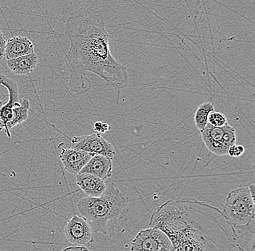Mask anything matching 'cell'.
Instances as JSON below:
<instances>
[{
	"instance_id": "6da1fadb",
	"label": "cell",
	"mask_w": 255,
	"mask_h": 251,
	"mask_svg": "<svg viewBox=\"0 0 255 251\" xmlns=\"http://www.w3.org/2000/svg\"><path fill=\"white\" fill-rule=\"evenodd\" d=\"M65 36L70 41L66 55L72 79H77L85 92L91 84L84 78L86 72L94 73L103 79L112 89H122L129 83L127 68L112 55L110 36L103 15L92 8L81 7L73 12L68 20Z\"/></svg>"
},
{
	"instance_id": "7a4b0ae2",
	"label": "cell",
	"mask_w": 255,
	"mask_h": 251,
	"mask_svg": "<svg viewBox=\"0 0 255 251\" xmlns=\"http://www.w3.org/2000/svg\"><path fill=\"white\" fill-rule=\"evenodd\" d=\"M196 200H170L162 203L151 215L149 226L162 230L170 240L173 251H210L220 249L209 236L203 222L197 217Z\"/></svg>"
},
{
	"instance_id": "3957f363",
	"label": "cell",
	"mask_w": 255,
	"mask_h": 251,
	"mask_svg": "<svg viewBox=\"0 0 255 251\" xmlns=\"http://www.w3.org/2000/svg\"><path fill=\"white\" fill-rule=\"evenodd\" d=\"M77 208L93 233L107 235L127 220L129 199L114 182H110L106 183L103 195L81 198Z\"/></svg>"
},
{
	"instance_id": "277c9868",
	"label": "cell",
	"mask_w": 255,
	"mask_h": 251,
	"mask_svg": "<svg viewBox=\"0 0 255 251\" xmlns=\"http://www.w3.org/2000/svg\"><path fill=\"white\" fill-rule=\"evenodd\" d=\"M255 188V184L251 183L231 190L225 200L223 217L230 227L237 242L239 233L250 230V225L254 222Z\"/></svg>"
},
{
	"instance_id": "5b68a950",
	"label": "cell",
	"mask_w": 255,
	"mask_h": 251,
	"mask_svg": "<svg viewBox=\"0 0 255 251\" xmlns=\"http://www.w3.org/2000/svg\"><path fill=\"white\" fill-rule=\"evenodd\" d=\"M200 133L207 149L215 155H227L229 148L237 142L235 128L229 123L223 127H214L207 123Z\"/></svg>"
},
{
	"instance_id": "8992f818",
	"label": "cell",
	"mask_w": 255,
	"mask_h": 251,
	"mask_svg": "<svg viewBox=\"0 0 255 251\" xmlns=\"http://www.w3.org/2000/svg\"><path fill=\"white\" fill-rule=\"evenodd\" d=\"M130 251H170L173 246L166 235L156 227L140 231L131 241Z\"/></svg>"
},
{
	"instance_id": "52a82bcc",
	"label": "cell",
	"mask_w": 255,
	"mask_h": 251,
	"mask_svg": "<svg viewBox=\"0 0 255 251\" xmlns=\"http://www.w3.org/2000/svg\"><path fill=\"white\" fill-rule=\"evenodd\" d=\"M71 141L73 149L84 151L94 155L105 156L112 160L116 157L114 147L100 133H93L89 136H73Z\"/></svg>"
},
{
	"instance_id": "ba28073f",
	"label": "cell",
	"mask_w": 255,
	"mask_h": 251,
	"mask_svg": "<svg viewBox=\"0 0 255 251\" xmlns=\"http://www.w3.org/2000/svg\"><path fill=\"white\" fill-rule=\"evenodd\" d=\"M64 233L67 241L71 245L87 246L95 242L90 225L81 216H72L67 221Z\"/></svg>"
},
{
	"instance_id": "9c48e42d",
	"label": "cell",
	"mask_w": 255,
	"mask_h": 251,
	"mask_svg": "<svg viewBox=\"0 0 255 251\" xmlns=\"http://www.w3.org/2000/svg\"><path fill=\"white\" fill-rule=\"evenodd\" d=\"M0 85L7 88L9 99L5 104L0 100V131L5 129L6 125L12 118V109L19 102V89L17 83L6 76H0Z\"/></svg>"
},
{
	"instance_id": "30bf717a",
	"label": "cell",
	"mask_w": 255,
	"mask_h": 251,
	"mask_svg": "<svg viewBox=\"0 0 255 251\" xmlns=\"http://www.w3.org/2000/svg\"><path fill=\"white\" fill-rule=\"evenodd\" d=\"M94 154L88 153L77 149L61 148L59 155L60 161L63 163L64 169L72 174H77L81 171Z\"/></svg>"
},
{
	"instance_id": "8fae6325",
	"label": "cell",
	"mask_w": 255,
	"mask_h": 251,
	"mask_svg": "<svg viewBox=\"0 0 255 251\" xmlns=\"http://www.w3.org/2000/svg\"><path fill=\"white\" fill-rule=\"evenodd\" d=\"M76 182L80 190L89 197H100L106 189V182L104 179L89 173H78L76 174Z\"/></svg>"
},
{
	"instance_id": "7c38bea8",
	"label": "cell",
	"mask_w": 255,
	"mask_h": 251,
	"mask_svg": "<svg viewBox=\"0 0 255 251\" xmlns=\"http://www.w3.org/2000/svg\"><path fill=\"white\" fill-rule=\"evenodd\" d=\"M80 172L89 173L105 180L113 174V160L103 155H94Z\"/></svg>"
},
{
	"instance_id": "4fadbf2b",
	"label": "cell",
	"mask_w": 255,
	"mask_h": 251,
	"mask_svg": "<svg viewBox=\"0 0 255 251\" xmlns=\"http://www.w3.org/2000/svg\"><path fill=\"white\" fill-rule=\"evenodd\" d=\"M33 52L34 45L28 38L25 36H14L8 39L6 43L4 57L6 60H12Z\"/></svg>"
},
{
	"instance_id": "5bb4252c",
	"label": "cell",
	"mask_w": 255,
	"mask_h": 251,
	"mask_svg": "<svg viewBox=\"0 0 255 251\" xmlns=\"http://www.w3.org/2000/svg\"><path fill=\"white\" fill-rule=\"evenodd\" d=\"M37 64L38 57L34 52L12 60H7V68L17 76L29 74L34 71Z\"/></svg>"
},
{
	"instance_id": "9a60e30c",
	"label": "cell",
	"mask_w": 255,
	"mask_h": 251,
	"mask_svg": "<svg viewBox=\"0 0 255 251\" xmlns=\"http://www.w3.org/2000/svg\"><path fill=\"white\" fill-rule=\"evenodd\" d=\"M30 101L24 97L20 102H17L12 109V118L6 125L5 132L8 138L11 137L10 130L27 120L29 114Z\"/></svg>"
},
{
	"instance_id": "2e32d148",
	"label": "cell",
	"mask_w": 255,
	"mask_h": 251,
	"mask_svg": "<svg viewBox=\"0 0 255 251\" xmlns=\"http://www.w3.org/2000/svg\"><path fill=\"white\" fill-rule=\"evenodd\" d=\"M215 111L214 105L211 101H207L200 104L194 114V124L196 128L199 130L204 129L208 123L209 114Z\"/></svg>"
},
{
	"instance_id": "e0dca14e",
	"label": "cell",
	"mask_w": 255,
	"mask_h": 251,
	"mask_svg": "<svg viewBox=\"0 0 255 251\" xmlns=\"http://www.w3.org/2000/svg\"><path fill=\"white\" fill-rule=\"evenodd\" d=\"M208 123L214 127H223L228 123L227 117L224 114L213 111L209 114Z\"/></svg>"
},
{
	"instance_id": "ac0fdd59",
	"label": "cell",
	"mask_w": 255,
	"mask_h": 251,
	"mask_svg": "<svg viewBox=\"0 0 255 251\" xmlns=\"http://www.w3.org/2000/svg\"><path fill=\"white\" fill-rule=\"evenodd\" d=\"M245 152V148L243 146L239 145H233L231 146L228 151L227 155L230 156L231 157H234V158H237V157H241L243 155Z\"/></svg>"
},
{
	"instance_id": "d6986e66",
	"label": "cell",
	"mask_w": 255,
	"mask_h": 251,
	"mask_svg": "<svg viewBox=\"0 0 255 251\" xmlns=\"http://www.w3.org/2000/svg\"><path fill=\"white\" fill-rule=\"evenodd\" d=\"M93 129L97 133L102 134V133H105L107 132L111 131V127L108 123H105V122L97 121L94 124Z\"/></svg>"
},
{
	"instance_id": "ffe728a7",
	"label": "cell",
	"mask_w": 255,
	"mask_h": 251,
	"mask_svg": "<svg viewBox=\"0 0 255 251\" xmlns=\"http://www.w3.org/2000/svg\"><path fill=\"white\" fill-rule=\"evenodd\" d=\"M6 43H7V41H6L5 37L0 30V60L4 57Z\"/></svg>"
},
{
	"instance_id": "44dd1931",
	"label": "cell",
	"mask_w": 255,
	"mask_h": 251,
	"mask_svg": "<svg viewBox=\"0 0 255 251\" xmlns=\"http://www.w3.org/2000/svg\"><path fill=\"white\" fill-rule=\"evenodd\" d=\"M63 251H89V249H88L87 246L71 245V246H68V247L64 249Z\"/></svg>"
}]
</instances>
